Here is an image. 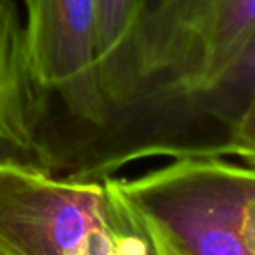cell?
<instances>
[{
  "mask_svg": "<svg viewBox=\"0 0 255 255\" xmlns=\"http://www.w3.org/2000/svg\"><path fill=\"white\" fill-rule=\"evenodd\" d=\"M163 255H250L242 217L255 196V168L182 154L135 179H115Z\"/></svg>",
  "mask_w": 255,
  "mask_h": 255,
  "instance_id": "7a4b0ae2",
  "label": "cell"
},
{
  "mask_svg": "<svg viewBox=\"0 0 255 255\" xmlns=\"http://www.w3.org/2000/svg\"><path fill=\"white\" fill-rule=\"evenodd\" d=\"M139 0H98L99 49L98 59L118 45L130 26Z\"/></svg>",
  "mask_w": 255,
  "mask_h": 255,
  "instance_id": "9c48e42d",
  "label": "cell"
},
{
  "mask_svg": "<svg viewBox=\"0 0 255 255\" xmlns=\"http://www.w3.org/2000/svg\"><path fill=\"white\" fill-rule=\"evenodd\" d=\"M191 154H208V156L235 154L255 168V89L249 92L240 110L236 111L235 118L229 122L228 135L224 141Z\"/></svg>",
  "mask_w": 255,
  "mask_h": 255,
  "instance_id": "ba28073f",
  "label": "cell"
},
{
  "mask_svg": "<svg viewBox=\"0 0 255 255\" xmlns=\"http://www.w3.org/2000/svg\"><path fill=\"white\" fill-rule=\"evenodd\" d=\"M106 189L104 221L115 255H163L134 208L120 195L113 177L103 181Z\"/></svg>",
  "mask_w": 255,
  "mask_h": 255,
  "instance_id": "52a82bcc",
  "label": "cell"
},
{
  "mask_svg": "<svg viewBox=\"0 0 255 255\" xmlns=\"http://www.w3.org/2000/svg\"><path fill=\"white\" fill-rule=\"evenodd\" d=\"M33 80L23 42V21L12 0H0V165L38 168L31 144Z\"/></svg>",
  "mask_w": 255,
  "mask_h": 255,
  "instance_id": "5b68a950",
  "label": "cell"
},
{
  "mask_svg": "<svg viewBox=\"0 0 255 255\" xmlns=\"http://www.w3.org/2000/svg\"><path fill=\"white\" fill-rule=\"evenodd\" d=\"M242 236L247 252L255 255V196L247 203L242 217Z\"/></svg>",
  "mask_w": 255,
  "mask_h": 255,
  "instance_id": "30bf717a",
  "label": "cell"
},
{
  "mask_svg": "<svg viewBox=\"0 0 255 255\" xmlns=\"http://www.w3.org/2000/svg\"><path fill=\"white\" fill-rule=\"evenodd\" d=\"M255 89V40L247 47V51L240 56L236 64L224 75L221 82L203 94L184 98L172 103L170 115L175 124H179L182 117H198L208 115L229 125L235 118L236 111Z\"/></svg>",
  "mask_w": 255,
  "mask_h": 255,
  "instance_id": "8992f818",
  "label": "cell"
},
{
  "mask_svg": "<svg viewBox=\"0 0 255 255\" xmlns=\"http://www.w3.org/2000/svg\"><path fill=\"white\" fill-rule=\"evenodd\" d=\"M33 99L70 104L87 89L98 61V0H21Z\"/></svg>",
  "mask_w": 255,
  "mask_h": 255,
  "instance_id": "277c9868",
  "label": "cell"
},
{
  "mask_svg": "<svg viewBox=\"0 0 255 255\" xmlns=\"http://www.w3.org/2000/svg\"><path fill=\"white\" fill-rule=\"evenodd\" d=\"M254 40L255 0H139L84 94L35 110L31 144L40 170L92 182L144 158L161 111L214 89Z\"/></svg>",
  "mask_w": 255,
  "mask_h": 255,
  "instance_id": "6da1fadb",
  "label": "cell"
},
{
  "mask_svg": "<svg viewBox=\"0 0 255 255\" xmlns=\"http://www.w3.org/2000/svg\"><path fill=\"white\" fill-rule=\"evenodd\" d=\"M103 181L75 182L0 165V255H84L104 224Z\"/></svg>",
  "mask_w": 255,
  "mask_h": 255,
  "instance_id": "3957f363",
  "label": "cell"
}]
</instances>
